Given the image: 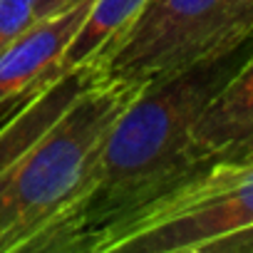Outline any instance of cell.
<instances>
[{"mask_svg":"<svg viewBox=\"0 0 253 253\" xmlns=\"http://www.w3.org/2000/svg\"><path fill=\"white\" fill-rule=\"evenodd\" d=\"M238 62V52H233L149 84L132 97L109 126L89 186L55 253H87L99 231L206 167L194 157L191 129Z\"/></svg>","mask_w":253,"mask_h":253,"instance_id":"cell-1","label":"cell"},{"mask_svg":"<svg viewBox=\"0 0 253 253\" xmlns=\"http://www.w3.org/2000/svg\"><path fill=\"white\" fill-rule=\"evenodd\" d=\"M137 92L89 77L0 184V253L52 251L84 196L102 142Z\"/></svg>","mask_w":253,"mask_h":253,"instance_id":"cell-2","label":"cell"},{"mask_svg":"<svg viewBox=\"0 0 253 253\" xmlns=\"http://www.w3.org/2000/svg\"><path fill=\"white\" fill-rule=\"evenodd\" d=\"M253 35V0H147L89 65V77L144 89L238 52Z\"/></svg>","mask_w":253,"mask_h":253,"instance_id":"cell-3","label":"cell"},{"mask_svg":"<svg viewBox=\"0 0 253 253\" xmlns=\"http://www.w3.org/2000/svg\"><path fill=\"white\" fill-rule=\"evenodd\" d=\"M248 228L253 159H221L99 231L87 253H209L218 241Z\"/></svg>","mask_w":253,"mask_h":253,"instance_id":"cell-4","label":"cell"},{"mask_svg":"<svg viewBox=\"0 0 253 253\" xmlns=\"http://www.w3.org/2000/svg\"><path fill=\"white\" fill-rule=\"evenodd\" d=\"M89 5L92 0H75L57 13L35 18L23 35L0 52V104L55 82V67Z\"/></svg>","mask_w":253,"mask_h":253,"instance_id":"cell-5","label":"cell"},{"mask_svg":"<svg viewBox=\"0 0 253 253\" xmlns=\"http://www.w3.org/2000/svg\"><path fill=\"white\" fill-rule=\"evenodd\" d=\"M191 149L199 164L253 159V50L199 114Z\"/></svg>","mask_w":253,"mask_h":253,"instance_id":"cell-6","label":"cell"},{"mask_svg":"<svg viewBox=\"0 0 253 253\" xmlns=\"http://www.w3.org/2000/svg\"><path fill=\"white\" fill-rule=\"evenodd\" d=\"M87 80L89 72L84 67L30 92L28 102L18 109V114L0 126V184L5 181L18 159L33 147V142L62 114V109L75 99V94L84 87Z\"/></svg>","mask_w":253,"mask_h":253,"instance_id":"cell-7","label":"cell"},{"mask_svg":"<svg viewBox=\"0 0 253 253\" xmlns=\"http://www.w3.org/2000/svg\"><path fill=\"white\" fill-rule=\"evenodd\" d=\"M144 3L147 0H92L82 25L67 42L55 67V80L84 70L109 42H114L129 28V23L139 15Z\"/></svg>","mask_w":253,"mask_h":253,"instance_id":"cell-8","label":"cell"},{"mask_svg":"<svg viewBox=\"0 0 253 253\" xmlns=\"http://www.w3.org/2000/svg\"><path fill=\"white\" fill-rule=\"evenodd\" d=\"M40 0H0V52L38 18Z\"/></svg>","mask_w":253,"mask_h":253,"instance_id":"cell-9","label":"cell"},{"mask_svg":"<svg viewBox=\"0 0 253 253\" xmlns=\"http://www.w3.org/2000/svg\"><path fill=\"white\" fill-rule=\"evenodd\" d=\"M209 253H253V228L218 241Z\"/></svg>","mask_w":253,"mask_h":253,"instance_id":"cell-10","label":"cell"},{"mask_svg":"<svg viewBox=\"0 0 253 253\" xmlns=\"http://www.w3.org/2000/svg\"><path fill=\"white\" fill-rule=\"evenodd\" d=\"M72 3H75V0H40V3H38V18H40V15L57 13V10H62V8L72 5Z\"/></svg>","mask_w":253,"mask_h":253,"instance_id":"cell-11","label":"cell"}]
</instances>
